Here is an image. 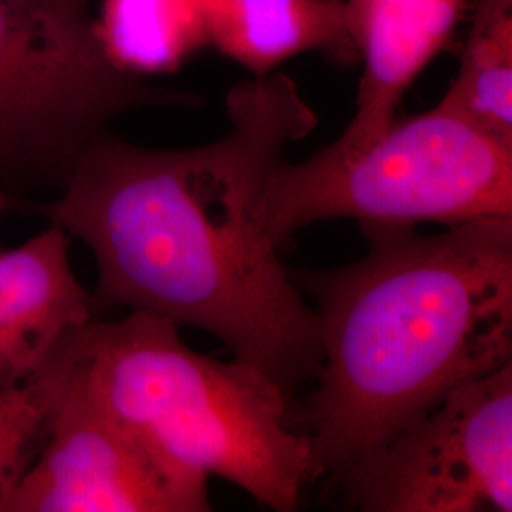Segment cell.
<instances>
[{
    "instance_id": "cell-1",
    "label": "cell",
    "mask_w": 512,
    "mask_h": 512,
    "mask_svg": "<svg viewBox=\"0 0 512 512\" xmlns=\"http://www.w3.org/2000/svg\"><path fill=\"white\" fill-rule=\"evenodd\" d=\"M226 110L228 133L186 150L103 131L54 200L16 207L90 249L95 313L128 308L205 330L291 393L319 372V323L277 256L264 198L285 148L317 116L289 76L272 73L232 88Z\"/></svg>"
},
{
    "instance_id": "cell-2",
    "label": "cell",
    "mask_w": 512,
    "mask_h": 512,
    "mask_svg": "<svg viewBox=\"0 0 512 512\" xmlns=\"http://www.w3.org/2000/svg\"><path fill=\"white\" fill-rule=\"evenodd\" d=\"M361 228L370 249L359 262L300 277L317 302L321 366L293 421L310 439L315 478L512 359V217L437 236Z\"/></svg>"
},
{
    "instance_id": "cell-3",
    "label": "cell",
    "mask_w": 512,
    "mask_h": 512,
    "mask_svg": "<svg viewBox=\"0 0 512 512\" xmlns=\"http://www.w3.org/2000/svg\"><path fill=\"white\" fill-rule=\"evenodd\" d=\"M78 372L133 435L192 475L219 476L277 512L315 482L289 391L255 366L188 348L167 319L129 311L78 330Z\"/></svg>"
},
{
    "instance_id": "cell-4",
    "label": "cell",
    "mask_w": 512,
    "mask_h": 512,
    "mask_svg": "<svg viewBox=\"0 0 512 512\" xmlns=\"http://www.w3.org/2000/svg\"><path fill=\"white\" fill-rule=\"evenodd\" d=\"M264 211L279 245L317 220L456 226L512 217V145L437 105L395 118L355 150L329 145L302 164L283 160Z\"/></svg>"
},
{
    "instance_id": "cell-5",
    "label": "cell",
    "mask_w": 512,
    "mask_h": 512,
    "mask_svg": "<svg viewBox=\"0 0 512 512\" xmlns=\"http://www.w3.org/2000/svg\"><path fill=\"white\" fill-rule=\"evenodd\" d=\"M90 2L0 0V188L16 202L57 196L80 152L112 118L200 103L116 69Z\"/></svg>"
},
{
    "instance_id": "cell-6",
    "label": "cell",
    "mask_w": 512,
    "mask_h": 512,
    "mask_svg": "<svg viewBox=\"0 0 512 512\" xmlns=\"http://www.w3.org/2000/svg\"><path fill=\"white\" fill-rule=\"evenodd\" d=\"M332 480L357 511L511 512L512 363L459 385Z\"/></svg>"
},
{
    "instance_id": "cell-7",
    "label": "cell",
    "mask_w": 512,
    "mask_h": 512,
    "mask_svg": "<svg viewBox=\"0 0 512 512\" xmlns=\"http://www.w3.org/2000/svg\"><path fill=\"white\" fill-rule=\"evenodd\" d=\"M207 482L116 420L76 363L40 454L0 499V512H205Z\"/></svg>"
},
{
    "instance_id": "cell-8",
    "label": "cell",
    "mask_w": 512,
    "mask_h": 512,
    "mask_svg": "<svg viewBox=\"0 0 512 512\" xmlns=\"http://www.w3.org/2000/svg\"><path fill=\"white\" fill-rule=\"evenodd\" d=\"M346 8L365 69L355 116L330 147L355 150L397 118L404 93L454 35L465 0H346Z\"/></svg>"
},
{
    "instance_id": "cell-9",
    "label": "cell",
    "mask_w": 512,
    "mask_h": 512,
    "mask_svg": "<svg viewBox=\"0 0 512 512\" xmlns=\"http://www.w3.org/2000/svg\"><path fill=\"white\" fill-rule=\"evenodd\" d=\"M69 245L71 238L50 224L0 253V334L10 378L29 374L69 332L97 315L92 293L71 268Z\"/></svg>"
},
{
    "instance_id": "cell-10",
    "label": "cell",
    "mask_w": 512,
    "mask_h": 512,
    "mask_svg": "<svg viewBox=\"0 0 512 512\" xmlns=\"http://www.w3.org/2000/svg\"><path fill=\"white\" fill-rule=\"evenodd\" d=\"M209 46L264 76L306 52L357 61L346 0H202Z\"/></svg>"
},
{
    "instance_id": "cell-11",
    "label": "cell",
    "mask_w": 512,
    "mask_h": 512,
    "mask_svg": "<svg viewBox=\"0 0 512 512\" xmlns=\"http://www.w3.org/2000/svg\"><path fill=\"white\" fill-rule=\"evenodd\" d=\"M95 31L110 63L137 78L173 73L209 46L202 0H101Z\"/></svg>"
},
{
    "instance_id": "cell-12",
    "label": "cell",
    "mask_w": 512,
    "mask_h": 512,
    "mask_svg": "<svg viewBox=\"0 0 512 512\" xmlns=\"http://www.w3.org/2000/svg\"><path fill=\"white\" fill-rule=\"evenodd\" d=\"M439 107L512 145V0H478L459 73Z\"/></svg>"
},
{
    "instance_id": "cell-13",
    "label": "cell",
    "mask_w": 512,
    "mask_h": 512,
    "mask_svg": "<svg viewBox=\"0 0 512 512\" xmlns=\"http://www.w3.org/2000/svg\"><path fill=\"white\" fill-rule=\"evenodd\" d=\"M82 329V327H80ZM21 378L0 376V499L37 459L78 363V330Z\"/></svg>"
},
{
    "instance_id": "cell-14",
    "label": "cell",
    "mask_w": 512,
    "mask_h": 512,
    "mask_svg": "<svg viewBox=\"0 0 512 512\" xmlns=\"http://www.w3.org/2000/svg\"><path fill=\"white\" fill-rule=\"evenodd\" d=\"M14 205H16V200L0 188V215H2L4 211H8V209H14Z\"/></svg>"
},
{
    "instance_id": "cell-15",
    "label": "cell",
    "mask_w": 512,
    "mask_h": 512,
    "mask_svg": "<svg viewBox=\"0 0 512 512\" xmlns=\"http://www.w3.org/2000/svg\"><path fill=\"white\" fill-rule=\"evenodd\" d=\"M0 376L10 378V376L6 374V368H4V346H2V334H0Z\"/></svg>"
}]
</instances>
